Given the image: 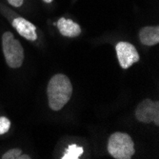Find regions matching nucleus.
Instances as JSON below:
<instances>
[{"instance_id":"obj_1","label":"nucleus","mask_w":159,"mask_h":159,"mask_svg":"<svg viewBox=\"0 0 159 159\" xmlns=\"http://www.w3.org/2000/svg\"><path fill=\"white\" fill-rule=\"evenodd\" d=\"M71 94L73 85L67 75L57 74L51 78L47 87V96L52 111H60L70 101Z\"/></svg>"},{"instance_id":"obj_2","label":"nucleus","mask_w":159,"mask_h":159,"mask_svg":"<svg viewBox=\"0 0 159 159\" xmlns=\"http://www.w3.org/2000/svg\"><path fill=\"white\" fill-rule=\"evenodd\" d=\"M108 152L115 159H131L134 154V143L125 133H114L108 141Z\"/></svg>"},{"instance_id":"obj_3","label":"nucleus","mask_w":159,"mask_h":159,"mask_svg":"<svg viewBox=\"0 0 159 159\" xmlns=\"http://www.w3.org/2000/svg\"><path fill=\"white\" fill-rule=\"evenodd\" d=\"M2 48L7 65L12 69L20 68L24 62V49L11 32L3 34Z\"/></svg>"},{"instance_id":"obj_4","label":"nucleus","mask_w":159,"mask_h":159,"mask_svg":"<svg viewBox=\"0 0 159 159\" xmlns=\"http://www.w3.org/2000/svg\"><path fill=\"white\" fill-rule=\"evenodd\" d=\"M135 117L139 122L149 124L154 122L159 125V102H153L151 99H144L138 104L135 110Z\"/></svg>"},{"instance_id":"obj_5","label":"nucleus","mask_w":159,"mask_h":159,"mask_svg":"<svg viewBox=\"0 0 159 159\" xmlns=\"http://www.w3.org/2000/svg\"><path fill=\"white\" fill-rule=\"evenodd\" d=\"M115 51H116L120 67L124 70L129 69L140 59L139 53L135 47L129 42H118L115 46Z\"/></svg>"},{"instance_id":"obj_6","label":"nucleus","mask_w":159,"mask_h":159,"mask_svg":"<svg viewBox=\"0 0 159 159\" xmlns=\"http://www.w3.org/2000/svg\"><path fill=\"white\" fill-rule=\"evenodd\" d=\"M12 27L16 32L24 38L30 41H35L37 39L36 27L23 17H16L12 20Z\"/></svg>"},{"instance_id":"obj_7","label":"nucleus","mask_w":159,"mask_h":159,"mask_svg":"<svg viewBox=\"0 0 159 159\" xmlns=\"http://www.w3.org/2000/svg\"><path fill=\"white\" fill-rule=\"evenodd\" d=\"M56 26L58 28L59 33L63 36L76 37L81 34L80 26L71 19H66L64 17H61L56 22Z\"/></svg>"},{"instance_id":"obj_8","label":"nucleus","mask_w":159,"mask_h":159,"mask_svg":"<svg viewBox=\"0 0 159 159\" xmlns=\"http://www.w3.org/2000/svg\"><path fill=\"white\" fill-rule=\"evenodd\" d=\"M139 39L142 44L153 46L159 43V28L158 26H148L142 28L139 32Z\"/></svg>"},{"instance_id":"obj_9","label":"nucleus","mask_w":159,"mask_h":159,"mask_svg":"<svg viewBox=\"0 0 159 159\" xmlns=\"http://www.w3.org/2000/svg\"><path fill=\"white\" fill-rule=\"evenodd\" d=\"M84 150L82 147L77 146L76 144H71L68 147V149L66 150L65 153L63 154V156L61 157L62 159H78L82 153H83Z\"/></svg>"},{"instance_id":"obj_10","label":"nucleus","mask_w":159,"mask_h":159,"mask_svg":"<svg viewBox=\"0 0 159 159\" xmlns=\"http://www.w3.org/2000/svg\"><path fill=\"white\" fill-rule=\"evenodd\" d=\"M22 154V151L20 149H11L5 152L2 155V159H18V157Z\"/></svg>"},{"instance_id":"obj_11","label":"nucleus","mask_w":159,"mask_h":159,"mask_svg":"<svg viewBox=\"0 0 159 159\" xmlns=\"http://www.w3.org/2000/svg\"><path fill=\"white\" fill-rule=\"evenodd\" d=\"M10 127H11V121L7 117L5 116L0 117V135L8 133Z\"/></svg>"},{"instance_id":"obj_12","label":"nucleus","mask_w":159,"mask_h":159,"mask_svg":"<svg viewBox=\"0 0 159 159\" xmlns=\"http://www.w3.org/2000/svg\"><path fill=\"white\" fill-rule=\"evenodd\" d=\"M10 5L13 6V7H20L23 4L24 0H7Z\"/></svg>"},{"instance_id":"obj_13","label":"nucleus","mask_w":159,"mask_h":159,"mask_svg":"<svg viewBox=\"0 0 159 159\" xmlns=\"http://www.w3.org/2000/svg\"><path fill=\"white\" fill-rule=\"evenodd\" d=\"M18 159H31V157L29 156V155H27V154H21L18 157Z\"/></svg>"},{"instance_id":"obj_14","label":"nucleus","mask_w":159,"mask_h":159,"mask_svg":"<svg viewBox=\"0 0 159 159\" xmlns=\"http://www.w3.org/2000/svg\"><path fill=\"white\" fill-rule=\"evenodd\" d=\"M43 1H44L45 3H52L53 0H43Z\"/></svg>"}]
</instances>
